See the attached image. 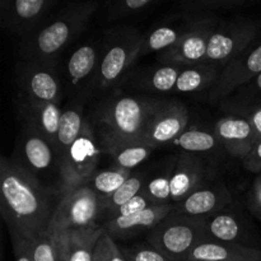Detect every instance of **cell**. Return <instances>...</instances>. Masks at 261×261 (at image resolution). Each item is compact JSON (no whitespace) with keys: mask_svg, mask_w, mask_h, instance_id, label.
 Wrapping results in <instances>:
<instances>
[{"mask_svg":"<svg viewBox=\"0 0 261 261\" xmlns=\"http://www.w3.org/2000/svg\"><path fill=\"white\" fill-rule=\"evenodd\" d=\"M0 206L10 237L31 241L48 233L56 206L50 191L22 167L7 157L0 162Z\"/></svg>","mask_w":261,"mask_h":261,"instance_id":"1","label":"cell"},{"mask_svg":"<svg viewBox=\"0 0 261 261\" xmlns=\"http://www.w3.org/2000/svg\"><path fill=\"white\" fill-rule=\"evenodd\" d=\"M161 102L149 97H121L110 103L99 120L105 150L143 144L148 121Z\"/></svg>","mask_w":261,"mask_h":261,"instance_id":"2","label":"cell"},{"mask_svg":"<svg viewBox=\"0 0 261 261\" xmlns=\"http://www.w3.org/2000/svg\"><path fill=\"white\" fill-rule=\"evenodd\" d=\"M206 239L204 218H193L172 212L148 231L150 246L171 261H186L191 250Z\"/></svg>","mask_w":261,"mask_h":261,"instance_id":"3","label":"cell"},{"mask_svg":"<svg viewBox=\"0 0 261 261\" xmlns=\"http://www.w3.org/2000/svg\"><path fill=\"white\" fill-rule=\"evenodd\" d=\"M101 212V198L88 185L69 189L61 193L58 206L54 212L48 233L61 234L65 232L91 228Z\"/></svg>","mask_w":261,"mask_h":261,"instance_id":"4","label":"cell"},{"mask_svg":"<svg viewBox=\"0 0 261 261\" xmlns=\"http://www.w3.org/2000/svg\"><path fill=\"white\" fill-rule=\"evenodd\" d=\"M101 158V149L97 144L93 129L84 121L78 139L69 148L60 163L61 193L69 189L87 185L96 172Z\"/></svg>","mask_w":261,"mask_h":261,"instance_id":"5","label":"cell"},{"mask_svg":"<svg viewBox=\"0 0 261 261\" xmlns=\"http://www.w3.org/2000/svg\"><path fill=\"white\" fill-rule=\"evenodd\" d=\"M188 122L189 112L182 102L162 99L148 121L142 143L153 148L172 143L186 132Z\"/></svg>","mask_w":261,"mask_h":261,"instance_id":"6","label":"cell"},{"mask_svg":"<svg viewBox=\"0 0 261 261\" xmlns=\"http://www.w3.org/2000/svg\"><path fill=\"white\" fill-rule=\"evenodd\" d=\"M261 73V45L244 51L224 65L213 86L209 88L211 101L226 98L239 87L256 78Z\"/></svg>","mask_w":261,"mask_h":261,"instance_id":"7","label":"cell"},{"mask_svg":"<svg viewBox=\"0 0 261 261\" xmlns=\"http://www.w3.org/2000/svg\"><path fill=\"white\" fill-rule=\"evenodd\" d=\"M231 201V194L223 184L199 186L182 200L173 204V212L193 218H206L223 211Z\"/></svg>","mask_w":261,"mask_h":261,"instance_id":"8","label":"cell"},{"mask_svg":"<svg viewBox=\"0 0 261 261\" xmlns=\"http://www.w3.org/2000/svg\"><path fill=\"white\" fill-rule=\"evenodd\" d=\"M56 158L58 154L53 144L33 125H31L22 140L20 161L17 162L41 182L40 176L48 173L47 171L55 165Z\"/></svg>","mask_w":261,"mask_h":261,"instance_id":"9","label":"cell"},{"mask_svg":"<svg viewBox=\"0 0 261 261\" xmlns=\"http://www.w3.org/2000/svg\"><path fill=\"white\" fill-rule=\"evenodd\" d=\"M214 133L222 148L232 157L244 160L256 144L254 129L247 117H222L216 125Z\"/></svg>","mask_w":261,"mask_h":261,"instance_id":"10","label":"cell"},{"mask_svg":"<svg viewBox=\"0 0 261 261\" xmlns=\"http://www.w3.org/2000/svg\"><path fill=\"white\" fill-rule=\"evenodd\" d=\"M173 212V204H155L129 217H116L107 221L103 228L114 239H126L152 229Z\"/></svg>","mask_w":261,"mask_h":261,"instance_id":"11","label":"cell"},{"mask_svg":"<svg viewBox=\"0 0 261 261\" xmlns=\"http://www.w3.org/2000/svg\"><path fill=\"white\" fill-rule=\"evenodd\" d=\"M261 261V250L245 245L204 239L189 254L186 261Z\"/></svg>","mask_w":261,"mask_h":261,"instance_id":"12","label":"cell"},{"mask_svg":"<svg viewBox=\"0 0 261 261\" xmlns=\"http://www.w3.org/2000/svg\"><path fill=\"white\" fill-rule=\"evenodd\" d=\"M143 41H133L132 43H115L102 58L98 68V86L101 88L111 86L124 74V71L138 60V54Z\"/></svg>","mask_w":261,"mask_h":261,"instance_id":"13","label":"cell"},{"mask_svg":"<svg viewBox=\"0 0 261 261\" xmlns=\"http://www.w3.org/2000/svg\"><path fill=\"white\" fill-rule=\"evenodd\" d=\"M211 36L205 32L184 35L175 46L160 56V60L166 65L193 66L201 64L206 56Z\"/></svg>","mask_w":261,"mask_h":261,"instance_id":"14","label":"cell"},{"mask_svg":"<svg viewBox=\"0 0 261 261\" xmlns=\"http://www.w3.org/2000/svg\"><path fill=\"white\" fill-rule=\"evenodd\" d=\"M22 87L30 98V106L43 103H59L60 86L53 71L41 66L25 70L22 79Z\"/></svg>","mask_w":261,"mask_h":261,"instance_id":"15","label":"cell"},{"mask_svg":"<svg viewBox=\"0 0 261 261\" xmlns=\"http://www.w3.org/2000/svg\"><path fill=\"white\" fill-rule=\"evenodd\" d=\"M203 167L193 153H182L171 175V201L178 203L200 186Z\"/></svg>","mask_w":261,"mask_h":261,"instance_id":"16","label":"cell"},{"mask_svg":"<svg viewBox=\"0 0 261 261\" xmlns=\"http://www.w3.org/2000/svg\"><path fill=\"white\" fill-rule=\"evenodd\" d=\"M251 35L247 32L240 33H226L214 32L212 33L208 43V51L203 63L216 64L224 68L227 63L236 58L237 55L246 51L250 42Z\"/></svg>","mask_w":261,"mask_h":261,"instance_id":"17","label":"cell"},{"mask_svg":"<svg viewBox=\"0 0 261 261\" xmlns=\"http://www.w3.org/2000/svg\"><path fill=\"white\" fill-rule=\"evenodd\" d=\"M204 222H205L206 239L247 246L245 244L246 232L242 227L240 218L234 214L227 213L223 209L219 213L212 214V216L204 218Z\"/></svg>","mask_w":261,"mask_h":261,"instance_id":"18","label":"cell"},{"mask_svg":"<svg viewBox=\"0 0 261 261\" xmlns=\"http://www.w3.org/2000/svg\"><path fill=\"white\" fill-rule=\"evenodd\" d=\"M71 37V27L66 22L59 20L40 32L36 38L35 50L31 59L37 61H47L53 59Z\"/></svg>","mask_w":261,"mask_h":261,"instance_id":"19","label":"cell"},{"mask_svg":"<svg viewBox=\"0 0 261 261\" xmlns=\"http://www.w3.org/2000/svg\"><path fill=\"white\" fill-rule=\"evenodd\" d=\"M103 232V226L96 224L91 228L61 233L65 237L69 261H93L94 249Z\"/></svg>","mask_w":261,"mask_h":261,"instance_id":"20","label":"cell"},{"mask_svg":"<svg viewBox=\"0 0 261 261\" xmlns=\"http://www.w3.org/2000/svg\"><path fill=\"white\" fill-rule=\"evenodd\" d=\"M221 70V66L206 63L184 66L176 83L175 91L181 93H190L204 88H211L218 78Z\"/></svg>","mask_w":261,"mask_h":261,"instance_id":"21","label":"cell"},{"mask_svg":"<svg viewBox=\"0 0 261 261\" xmlns=\"http://www.w3.org/2000/svg\"><path fill=\"white\" fill-rule=\"evenodd\" d=\"M30 107L31 112H32L31 125H33L53 144V147L55 148L56 142H58L61 115H63L59 105L50 102V103H43L38 105V106Z\"/></svg>","mask_w":261,"mask_h":261,"instance_id":"22","label":"cell"},{"mask_svg":"<svg viewBox=\"0 0 261 261\" xmlns=\"http://www.w3.org/2000/svg\"><path fill=\"white\" fill-rule=\"evenodd\" d=\"M83 115L76 109H68L63 112L60 120V127H59L58 142H56V154H58L59 162L64 160L68 153L69 148L73 143L78 139L83 129Z\"/></svg>","mask_w":261,"mask_h":261,"instance_id":"23","label":"cell"},{"mask_svg":"<svg viewBox=\"0 0 261 261\" xmlns=\"http://www.w3.org/2000/svg\"><path fill=\"white\" fill-rule=\"evenodd\" d=\"M172 144L177 145L188 153L212 152L218 147H222L216 133L198 129L186 130L173 140Z\"/></svg>","mask_w":261,"mask_h":261,"instance_id":"24","label":"cell"},{"mask_svg":"<svg viewBox=\"0 0 261 261\" xmlns=\"http://www.w3.org/2000/svg\"><path fill=\"white\" fill-rule=\"evenodd\" d=\"M132 171L114 166L109 170H103L98 173H94L92 180L87 185L93 189L101 200L111 196L120 186L124 185L125 181L132 176Z\"/></svg>","mask_w":261,"mask_h":261,"instance_id":"25","label":"cell"},{"mask_svg":"<svg viewBox=\"0 0 261 261\" xmlns=\"http://www.w3.org/2000/svg\"><path fill=\"white\" fill-rule=\"evenodd\" d=\"M97 55L96 50L92 46L84 45L79 47L73 55L70 56L68 63V73L71 82L76 84L88 76L96 66Z\"/></svg>","mask_w":261,"mask_h":261,"instance_id":"26","label":"cell"},{"mask_svg":"<svg viewBox=\"0 0 261 261\" xmlns=\"http://www.w3.org/2000/svg\"><path fill=\"white\" fill-rule=\"evenodd\" d=\"M155 148L145 144H129L114 148L107 153L114 157L115 166L132 171L138 165L144 162Z\"/></svg>","mask_w":261,"mask_h":261,"instance_id":"27","label":"cell"},{"mask_svg":"<svg viewBox=\"0 0 261 261\" xmlns=\"http://www.w3.org/2000/svg\"><path fill=\"white\" fill-rule=\"evenodd\" d=\"M143 189V180L140 176L132 175L126 181L124 182V185L120 186L111 196L101 200V211L105 213L110 214L114 211H116L117 208H120L121 205H124L125 203L130 200V199L134 198L135 195L142 191Z\"/></svg>","mask_w":261,"mask_h":261,"instance_id":"28","label":"cell"},{"mask_svg":"<svg viewBox=\"0 0 261 261\" xmlns=\"http://www.w3.org/2000/svg\"><path fill=\"white\" fill-rule=\"evenodd\" d=\"M180 40V36H178V33L176 32L173 28H158V30L153 31V33L148 37V40L145 41V42L142 43V47H140L139 54H138V59L148 53L168 50V48H171L172 46H175Z\"/></svg>","mask_w":261,"mask_h":261,"instance_id":"29","label":"cell"},{"mask_svg":"<svg viewBox=\"0 0 261 261\" xmlns=\"http://www.w3.org/2000/svg\"><path fill=\"white\" fill-rule=\"evenodd\" d=\"M182 66L163 65L154 71L149 83L153 89L158 92H170L175 89Z\"/></svg>","mask_w":261,"mask_h":261,"instance_id":"30","label":"cell"},{"mask_svg":"<svg viewBox=\"0 0 261 261\" xmlns=\"http://www.w3.org/2000/svg\"><path fill=\"white\" fill-rule=\"evenodd\" d=\"M33 261H56V236L43 234L30 241Z\"/></svg>","mask_w":261,"mask_h":261,"instance_id":"31","label":"cell"},{"mask_svg":"<svg viewBox=\"0 0 261 261\" xmlns=\"http://www.w3.org/2000/svg\"><path fill=\"white\" fill-rule=\"evenodd\" d=\"M144 193L152 199L154 204H172L171 201V176L162 175L150 180Z\"/></svg>","mask_w":261,"mask_h":261,"instance_id":"32","label":"cell"},{"mask_svg":"<svg viewBox=\"0 0 261 261\" xmlns=\"http://www.w3.org/2000/svg\"><path fill=\"white\" fill-rule=\"evenodd\" d=\"M155 205L153 203L152 199L144 193V191H140L138 195H135L134 198L130 199L127 203H125L124 205H121L120 208H117L116 211H114L112 213H110V219L116 218V217H129L133 214H137L139 212L144 211V209L149 208V206Z\"/></svg>","mask_w":261,"mask_h":261,"instance_id":"33","label":"cell"},{"mask_svg":"<svg viewBox=\"0 0 261 261\" xmlns=\"http://www.w3.org/2000/svg\"><path fill=\"white\" fill-rule=\"evenodd\" d=\"M127 261H171L154 247H135L122 251Z\"/></svg>","mask_w":261,"mask_h":261,"instance_id":"34","label":"cell"},{"mask_svg":"<svg viewBox=\"0 0 261 261\" xmlns=\"http://www.w3.org/2000/svg\"><path fill=\"white\" fill-rule=\"evenodd\" d=\"M98 245L101 247L102 254H103V257L106 261H127L121 250L115 244L114 239L106 231L99 237Z\"/></svg>","mask_w":261,"mask_h":261,"instance_id":"35","label":"cell"},{"mask_svg":"<svg viewBox=\"0 0 261 261\" xmlns=\"http://www.w3.org/2000/svg\"><path fill=\"white\" fill-rule=\"evenodd\" d=\"M45 0H15V12L22 19H31L41 12Z\"/></svg>","mask_w":261,"mask_h":261,"instance_id":"36","label":"cell"},{"mask_svg":"<svg viewBox=\"0 0 261 261\" xmlns=\"http://www.w3.org/2000/svg\"><path fill=\"white\" fill-rule=\"evenodd\" d=\"M242 163L250 172H261V140L252 147L251 152L242 160Z\"/></svg>","mask_w":261,"mask_h":261,"instance_id":"37","label":"cell"},{"mask_svg":"<svg viewBox=\"0 0 261 261\" xmlns=\"http://www.w3.org/2000/svg\"><path fill=\"white\" fill-rule=\"evenodd\" d=\"M13 250H14L15 261H33L31 255L30 241L20 237H13Z\"/></svg>","mask_w":261,"mask_h":261,"instance_id":"38","label":"cell"},{"mask_svg":"<svg viewBox=\"0 0 261 261\" xmlns=\"http://www.w3.org/2000/svg\"><path fill=\"white\" fill-rule=\"evenodd\" d=\"M250 208L254 212V214L261 209V176L255 180L250 191Z\"/></svg>","mask_w":261,"mask_h":261,"instance_id":"39","label":"cell"},{"mask_svg":"<svg viewBox=\"0 0 261 261\" xmlns=\"http://www.w3.org/2000/svg\"><path fill=\"white\" fill-rule=\"evenodd\" d=\"M250 124H251L252 129H254L255 138H256V143L261 140V107L255 109L251 114L247 116Z\"/></svg>","mask_w":261,"mask_h":261,"instance_id":"40","label":"cell"},{"mask_svg":"<svg viewBox=\"0 0 261 261\" xmlns=\"http://www.w3.org/2000/svg\"><path fill=\"white\" fill-rule=\"evenodd\" d=\"M56 236V261H69L68 247L64 234H55Z\"/></svg>","mask_w":261,"mask_h":261,"instance_id":"41","label":"cell"},{"mask_svg":"<svg viewBox=\"0 0 261 261\" xmlns=\"http://www.w3.org/2000/svg\"><path fill=\"white\" fill-rule=\"evenodd\" d=\"M149 2L150 0H125V3H126L130 9H139V8L144 7Z\"/></svg>","mask_w":261,"mask_h":261,"instance_id":"42","label":"cell"},{"mask_svg":"<svg viewBox=\"0 0 261 261\" xmlns=\"http://www.w3.org/2000/svg\"><path fill=\"white\" fill-rule=\"evenodd\" d=\"M93 261H106L103 257V254H102V250L99 247L98 242L96 245V249H94V255H93Z\"/></svg>","mask_w":261,"mask_h":261,"instance_id":"43","label":"cell"},{"mask_svg":"<svg viewBox=\"0 0 261 261\" xmlns=\"http://www.w3.org/2000/svg\"><path fill=\"white\" fill-rule=\"evenodd\" d=\"M254 81H255V86H256L257 91L261 92V73L254 79Z\"/></svg>","mask_w":261,"mask_h":261,"instance_id":"44","label":"cell"},{"mask_svg":"<svg viewBox=\"0 0 261 261\" xmlns=\"http://www.w3.org/2000/svg\"><path fill=\"white\" fill-rule=\"evenodd\" d=\"M255 216H256V217H257V218H259V219H260V221H261V209H260V211H259V212H256V213H255Z\"/></svg>","mask_w":261,"mask_h":261,"instance_id":"45","label":"cell"},{"mask_svg":"<svg viewBox=\"0 0 261 261\" xmlns=\"http://www.w3.org/2000/svg\"><path fill=\"white\" fill-rule=\"evenodd\" d=\"M204 261H216V260H204Z\"/></svg>","mask_w":261,"mask_h":261,"instance_id":"46","label":"cell"}]
</instances>
